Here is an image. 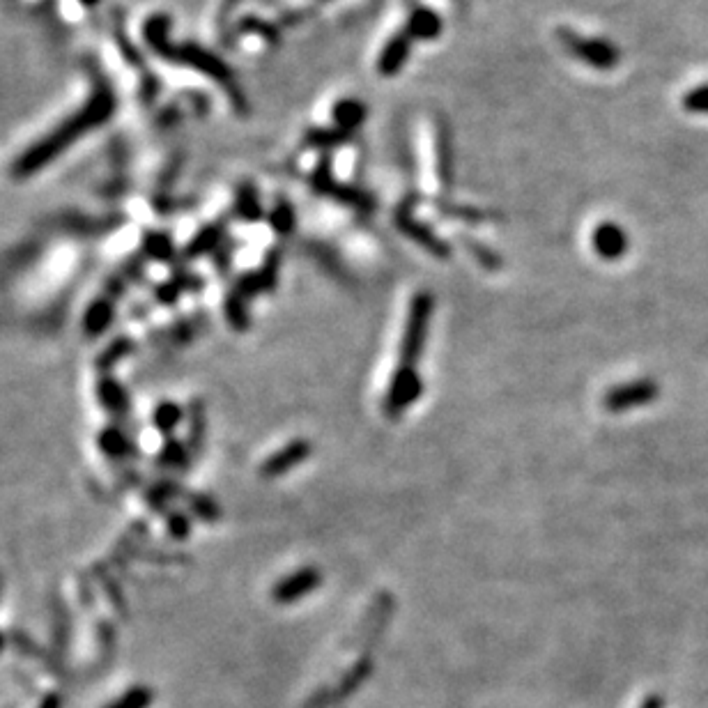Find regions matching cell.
<instances>
[{"label": "cell", "instance_id": "obj_1", "mask_svg": "<svg viewBox=\"0 0 708 708\" xmlns=\"http://www.w3.org/2000/svg\"><path fill=\"white\" fill-rule=\"evenodd\" d=\"M109 113H111L109 95H102V92H99V95L90 97V102L83 106V109H79L74 115H69V120H65L63 125H58L42 143L33 145V148L21 157V161L17 164V175L26 177V175H33L35 171H40L42 166H46L51 159L58 157V152L67 150L74 141L83 138V134H88L90 129L102 125Z\"/></svg>", "mask_w": 708, "mask_h": 708}, {"label": "cell", "instance_id": "obj_2", "mask_svg": "<svg viewBox=\"0 0 708 708\" xmlns=\"http://www.w3.org/2000/svg\"><path fill=\"white\" fill-rule=\"evenodd\" d=\"M435 311V297L430 292L421 290L412 297L410 309H407V320L403 327V338H400L398 345V366L400 368H417L423 345H426L428 327L430 320H433Z\"/></svg>", "mask_w": 708, "mask_h": 708}, {"label": "cell", "instance_id": "obj_3", "mask_svg": "<svg viewBox=\"0 0 708 708\" xmlns=\"http://www.w3.org/2000/svg\"><path fill=\"white\" fill-rule=\"evenodd\" d=\"M557 40L575 60L598 72H612L621 63V51L603 37H587L571 28H559Z\"/></svg>", "mask_w": 708, "mask_h": 708}, {"label": "cell", "instance_id": "obj_4", "mask_svg": "<svg viewBox=\"0 0 708 708\" xmlns=\"http://www.w3.org/2000/svg\"><path fill=\"white\" fill-rule=\"evenodd\" d=\"M309 182H311V189L315 191V194L332 198V200H336V203L350 207V210H354V212L371 214L377 205L371 194H366V191L352 187V184L336 180L334 171H332V159H329V155L318 161V166L313 168Z\"/></svg>", "mask_w": 708, "mask_h": 708}, {"label": "cell", "instance_id": "obj_5", "mask_svg": "<svg viewBox=\"0 0 708 708\" xmlns=\"http://www.w3.org/2000/svg\"><path fill=\"white\" fill-rule=\"evenodd\" d=\"M423 394V382L419 377L417 368H396V373L391 375V382L387 387V394L382 400L384 417L391 421H398L410 407L417 403Z\"/></svg>", "mask_w": 708, "mask_h": 708}, {"label": "cell", "instance_id": "obj_6", "mask_svg": "<svg viewBox=\"0 0 708 708\" xmlns=\"http://www.w3.org/2000/svg\"><path fill=\"white\" fill-rule=\"evenodd\" d=\"M414 203H417V198H405L403 203L398 205V210L394 212L396 228L407 237V240L419 244L421 249L433 253L435 258H442V260L451 258V246L446 244L440 235H435L433 230L426 226V223L414 217L412 214Z\"/></svg>", "mask_w": 708, "mask_h": 708}, {"label": "cell", "instance_id": "obj_7", "mask_svg": "<svg viewBox=\"0 0 708 708\" xmlns=\"http://www.w3.org/2000/svg\"><path fill=\"white\" fill-rule=\"evenodd\" d=\"M658 396L660 387L656 380H633L607 389V394L603 396V407L610 414H623L635 410V407L656 403Z\"/></svg>", "mask_w": 708, "mask_h": 708}, {"label": "cell", "instance_id": "obj_8", "mask_svg": "<svg viewBox=\"0 0 708 708\" xmlns=\"http://www.w3.org/2000/svg\"><path fill=\"white\" fill-rule=\"evenodd\" d=\"M371 674H373V660L368 656L359 658L357 663H354L348 672L336 681V686H329L325 690L315 692V695L309 699V708H329L334 704L345 702V699L352 697L354 692L361 688V683H364Z\"/></svg>", "mask_w": 708, "mask_h": 708}, {"label": "cell", "instance_id": "obj_9", "mask_svg": "<svg viewBox=\"0 0 708 708\" xmlns=\"http://www.w3.org/2000/svg\"><path fill=\"white\" fill-rule=\"evenodd\" d=\"M322 584V571H318L315 566H304L297 568L295 573H290L288 577H283L274 584L272 589V600L276 605H292L297 600H302L315 591Z\"/></svg>", "mask_w": 708, "mask_h": 708}, {"label": "cell", "instance_id": "obj_10", "mask_svg": "<svg viewBox=\"0 0 708 708\" xmlns=\"http://www.w3.org/2000/svg\"><path fill=\"white\" fill-rule=\"evenodd\" d=\"M313 453V444L309 440H295L283 446L276 453H272L263 465H260V476L265 479H276V476H283L295 469L297 465L306 463Z\"/></svg>", "mask_w": 708, "mask_h": 708}, {"label": "cell", "instance_id": "obj_11", "mask_svg": "<svg viewBox=\"0 0 708 708\" xmlns=\"http://www.w3.org/2000/svg\"><path fill=\"white\" fill-rule=\"evenodd\" d=\"M591 249L603 260H619L628 251V235L619 223L600 221L591 233Z\"/></svg>", "mask_w": 708, "mask_h": 708}, {"label": "cell", "instance_id": "obj_12", "mask_svg": "<svg viewBox=\"0 0 708 708\" xmlns=\"http://www.w3.org/2000/svg\"><path fill=\"white\" fill-rule=\"evenodd\" d=\"M412 44L414 40L405 33V30H400L398 35L391 37V40L384 44V49L380 51V58H377V72H380V76L398 74L400 69L405 67L407 58H410Z\"/></svg>", "mask_w": 708, "mask_h": 708}, {"label": "cell", "instance_id": "obj_13", "mask_svg": "<svg viewBox=\"0 0 708 708\" xmlns=\"http://www.w3.org/2000/svg\"><path fill=\"white\" fill-rule=\"evenodd\" d=\"M442 17L435 10H430V7H414L410 12V17L405 21V33L412 37L414 42H428V40H437V37L442 35Z\"/></svg>", "mask_w": 708, "mask_h": 708}, {"label": "cell", "instance_id": "obj_14", "mask_svg": "<svg viewBox=\"0 0 708 708\" xmlns=\"http://www.w3.org/2000/svg\"><path fill=\"white\" fill-rule=\"evenodd\" d=\"M435 171L437 180L444 189L453 187V145H451V129L446 122L440 120L435 129Z\"/></svg>", "mask_w": 708, "mask_h": 708}, {"label": "cell", "instance_id": "obj_15", "mask_svg": "<svg viewBox=\"0 0 708 708\" xmlns=\"http://www.w3.org/2000/svg\"><path fill=\"white\" fill-rule=\"evenodd\" d=\"M366 115H368L366 104L359 102V99H352V97L338 99L332 109L334 127L343 129V132H348V134H354L361 125H364Z\"/></svg>", "mask_w": 708, "mask_h": 708}, {"label": "cell", "instance_id": "obj_16", "mask_svg": "<svg viewBox=\"0 0 708 708\" xmlns=\"http://www.w3.org/2000/svg\"><path fill=\"white\" fill-rule=\"evenodd\" d=\"M350 141H352V134L343 132V129H338V127H332V129L315 127V129H309V132H306L304 148L329 152V150H334V148H341V145L350 143Z\"/></svg>", "mask_w": 708, "mask_h": 708}, {"label": "cell", "instance_id": "obj_17", "mask_svg": "<svg viewBox=\"0 0 708 708\" xmlns=\"http://www.w3.org/2000/svg\"><path fill=\"white\" fill-rule=\"evenodd\" d=\"M269 221H272V228L276 230V235L288 237L297 226V217H295V210H292L290 200L286 198L276 200L274 210L269 214Z\"/></svg>", "mask_w": 708, "mask_h": 708}, {"label": "cell", "instance_id": "obj_18", "mask_svg": "<svg viewBox=\"0 0 708 708\" xmlns=\"http://www.w3.org/2000/svg\"><path fill=\"white\" fill-rule=\"evenodd\" d=\"M111 320H113V306L106 302V299H99V302L92 304L86 313V332L92 336L102 334L104 329L111 325Z\"/></svg>", "mask_w": 708, "mask_h": 708}, {"label": "cell", "instance_id": "obj_19", "mask_svg": "<svg viewBox=\"0 0 708 708\" xmlns=\"http://www.w3.org/2000/svg\"><path fill=\"white\" fill-rule=\"evenodd\" d=\"M152 699H155V692L148 686H134L132 690H127L120 699H115L106 708H150Z\"/></svg>", "mask_w": 708, "mask_h": 708}, {"label": "cell", "instance_id": "obj_20", "mask_svg": "<svg viewBox=\"0 0 708 708\" xmlns=\"http://www.w3.org/2000/svg\"><path fill=\"white\" fill-rule=\"evenodd\" d=\"M463 244H465V249L476 258V263H479L481 267L490 269V272H495V269L502 267V258H499L495 251L486 249V246H483L481 242L472 240V237H463Z\"/></svg>", "mask_w": 708, "mask_h": 708}, {"label": "cell", "instance_id": "obj_21", "mask_svg": "<svg viewBox=\"0 0 708 708\" xmlns=\"http://www.w3.org/2000/svg\"><path fill=\"white\" fill-rule=\"evenodd\" d=\"M279 272H281V256H279V251H272L265 258L263 269L258 272L260 286H263L265 292L276 288V283H279Z\"/></svg>", "mask_w": 708, "mask_h": 708}, {"label": "cell", "instance_id": "obj_22", "mask_svg": "<svg viewBox=\"0 0 708 708\" xmlns=\"http://www.w3.org/2000/svg\"><path fill=\"white\" fill-rule=\"evenodd\" d=\"M440 212L444 217L451 219H460V221H469V223H481L488 221L490 214L476 210V207H465V205H449V203H440Z\"/></svg>", "mask_w": 708, "mask_h": 708}, {"label": "cell", "instance_id": "obj_23", "mask_svg": "<svg viewBox=\"0 0 708 708\" xmlns=\"http://www.w3.org/2000/svg\"><path fill=\"white\" fill-rule=\"evenodd\" d=\"M99 444H102V449L109 453V456L113 458H122L125 453H129V442H127V437L120 433V430H115V428H109V430H104L102 437H99Z\"/></svg>", "mask_w": 708, "mask_h": 708}, {"label": "cell", "instance_id": "obj_24", "mask_svg": "<svg viewBox=\"0 0 708 708\" xmlns=\"http://www.w3.org/2000/svg\"><path fill=\"white\" fill-rule=\"evenodd\" d=\"M237 210H240V217L246 221H258L263 217V207H260L258 194L253 191V187L242 189L240 200H237Z\"/></svg>", "mask_w": 708, "mask_h": 708}, {"label": "cell", "instance_id": "obj_25", "mask_svg": "<svg viewBox=\"0 0 708 708\" xmlns=\"http://www.w3.org/2000/svg\"><path fill=\"white\" fill-rule=\"evenodd\" d=\"M683 109L695 115H708V83L692 88L683 95Z\"/></svg>", "mask_w": 708, "mask_h": 708}, {"label": "cell", "instance_id": "obj_26", "mask_svg": "<svg viewBox=\"0 0 708 708\" xmlns=\"http://www.w3.org/2000/svg\"><path fill=\"white\" fill-rule=\"evenodd\" d=\"M226 315L228 322L233 325L237 332H244V329H249V311H246V302L242 297L233 295L226 302Z\"/></svg>", "mask_w": 708, "mask_h": 708}, {"label": "cell", "instance_id": "obj_27", "mask_svg": "<svg viewBox=\"0 0 708 708\" xmlns=\"http://www.w3.org/2000/svg\"><path fill=\"white\" fill-rule=\"evenodd\" d=\"M102 400H104V405L109 407V410H113L115 414H125L127 396H125V391H122L115 382L106 380L102 384Z\"/></svg>", "mask_w": 708, "mask_h": 708}, {"label": "cell", "instance_id": "obj_28", "mask_svg": "<svg viewBox=\"0 0 708 708\" xmlns=\"http://www.w3.org/2000/svg\"><path fill=\"white\" fill-rule=\"evenodd\" d=\"M182 421V410L173 403H164L157 407L155 412V426L161 430V433H171V430L177 426V423Z\"/></svg>", "mask_w": 708, "mask_h": 708}, {"label": "cell", "instance_id": "obj_29", "mask_svg": "<svg viewBox=\"0 0 708 708\" xmlns=\"http://www.w3.org/2000/svg\"><path fill=\"white\" fill-rule=\"evenodd\" d=\"M258 292H263V286H260L258 274H246V276H242V279L237 281V286H235V295L242 297L244 302H251V299L256 297Z\"/></svg>", "mask_w": 708, "mask_h": 708}, {"label": "cell", "instance_id": "obj_30", "mask_svg": "<svg viewBox=\"0 0 708 708\" xmlns=\"http://www.w3.org/2000/svg\"><path fill=\"white\" fill-rule=\"evenodd\" d=\"M194 511L200 515V518L207 520V522H214V520H219V506L212 502L210 497H196L194 499Z\"/></svg>", "mask_w": 708, "mask_h": 708}, {"label": "cell", "instance_id": "obj_31", "mask_svg": "<svg viewBox=\"0 0 708 708\" xmlns=\"http://www.w3.org/2000/svg\"><path fill=\"white\" fill-rule=\"evenodd\" d=\"M217 240H219V230H217V228H207L205 233L200 235L198 240H196L194 249H189V253H194V256H198V253L212 249V246L217 244Z\"/></svg>", "mask_w": 708, "mask_h": 708}, {"label": "cell", "instance_id": "obj_32", "mask_svg": "<svg viewBox=\"0 0 708 708\" xmlns=\"http://www.w3.org/2000/svg\"><path fill=\"white\" fill-rule=\"evenodd\" d=\"M164 463H173V465H184L187 463V451L182 449L177 442H171L164 449Z\"/></svg>", "mask_w": 708, "mask_h": 708}, {"label": "cell", "instance_id": "obj_33", "mask_svg": "<svg viewBox=\"0 0 708 708\" xmlns=\"http://www.w3.org/2000/svg\"><path fill=\"white\" fill-rule=\"evenodd\" d=\"M168 529H171V534L177 536V538H184V536H189V531H191V522H187V518L184 515H173L171 518V525H168Z\"/></svg>", "mask_w": 708, "mask_h": 708}, {"label": "cell", "instance_id": "obj_34", "mask_svg": "<svg viewBox=\"0 0 708 708\" xmlns=\"http://www.w3.org/2000/svg\"><path fill=\"white\" fill-rule=\"evenodd\" d=\"M663 706H665V699H663V697H660V695H649V697L644 699L640 708H663Z\"/></svg>", "mask_w": 708, "mask_h": 708}, {"label": "cell", "instance_id": "obj_35", "mask_svg": "<svg viewBox=\"0 0 708 708\" xmlns=\"http://www.w3.org/2000/svg\"><path fill=\"white\" fill-rule=\"evenodd\" d=\"M40 708H60V702H58V697H53V695H49V697H46L44 699V702H42V706Z\"/></svg>", "mask_w": 708, "mask_h": 708}]
</instances>
